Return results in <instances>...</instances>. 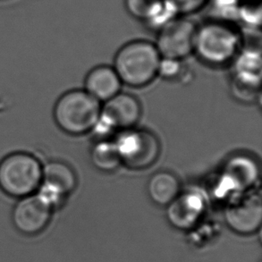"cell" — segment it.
Wrapping results in <instances>:
<instances>
[{
	"label": "cell",
	"instance_id": "1",
	"mask_svg": "<svg viewBox=\"0 0 262 262\" xmlns=\"http://www.w3.org/2000/svg\"><path fill=\"white\" fill-rule=\"evenodd\" d=\"M241 40V33L232 24L212 20L198 25L194 51L207 64L220 67L236 57Z\"/></svg>",
	"mask_w": 262,
	"mask_h": 262
},
{
	"label": "cell",
	"instance_id": "2",
	"mask_svg": "<svg viewBox=\"0 0 262 262\" xmlns=\"http://www.w3.org/2000/svg\"><path fill=\"white\" fill-rule=\"evenodd\" d=\"M160 56L156 45L147 40H133L118 50L114 69L121 82L132 87L149 84L159 74Z\"/></svg>",
	"mask_w": 262,
	"mask_h": 262
},
{
	"label": "cell",
	"instance_id": "3",
	"mask_svg": "<svg viewBox=\"0 0 262 262\" xmlns=\"http://www.w3.org/2000/svg\"><path fill=\"white\" fill-rule=\"evenodd\" d=\"M101 114L99 100L86 91H72L58 99L54 117L58 126L70 135H83L92 131Z\"/></svg>",
	"mask_w": 262,
	"mask_h": 262
},
{
	"label": "cell",
	"instance_id": "4",
	"mask_svg": "<svg viewBox=\"0 0 262 262\" xmlns=\"http://www.w3.org/2000/svg\"><path fill=\"white\" fill-rule=\"evenodd\" d=\"M42 168L34 157L14 153L0 163V187L13 197H26L39 187Z\"/></svg>",
	"mask_w": 262,
	"mask_h": 262
},
{
	"label": "cell",
	"instance_id": "5",
	"mask_svg": "<svg viewBox=\"0 0 262 262\" xmlns=\"http://www.w3.org/2000/svg\"><path fill=\"white\" fill-rule=\"evenodd\" d=\"M121 163L140 170L152 166L160 154V144L156 135L147 130L127 129L115 141Z\"/></svg>",
	"mask_w": 262,
	"mask_h": 262
},
{
	"label": "cell",
	"instance_id": "6",
	"mask_svg": "<svg viewBox=\"0 0 262 262\" xmlns=\"http://www.w3.org/2000/svg\"><path fill=\"white\" fill-rule=\"evenodd\" d=\"M142 116V106L135 96L118 93L106 101L101 108L99 120L92 130L106 136L116 130H127L138 123Z\"/></svg>",
	"mask_w": 262,
	"mask_h": 262
},
{
	"label": "cell",
	"instance_id": "7",
	"mask_svg": "<svg viewBox=\"0 0 262 262\" xmlns=\"http://www.w3.org/2000/svg\"><path fill=\"white\" fill-rule=\"evenodd\" d=\"M198 25L185 17H178L160 29L155 43L161 57L182 60L194 51Z\"/></svg>",
	"mask_w": 262,
	"mask_h": 262
},
{
	"label": "cell",
	"instance_id": "8",
	"mask_svg": "<svg viewBox=\"0 0 262 262\" xmlns=\"http://www.w3.org/2000/svg\"><path fill=\"white\" fill-rule=\"evenodd\" d=\"M225 219L230 229L240 234H252L261 226L262 203L259 191L252 189L230 199Z\"/></svg>",
	"mask_w": 262,
	"mask_h": 262
},
{
	"label": "cell",
	"instance_id": "9",
	"mask_svg": "<svg viewBox=\"0 0 262 262\" xmlns=\"http://www.w3.org/2000/svg\"><path fill=\"white\" fill-rule=\"evenodd\" d=\"M258 178L259 168L254 160L245 155H236L225 165L219 188L222 189V192L231 193L233 198L254 189Z\"/></svg>",
	"mask_w": 262,
	"mask_h": 262
},
{
	"label": "cell",
	"instance_id": "10",
	"mask_svg": "<svg viewBox=\"0 0 262 262\" xmlns=\"http://www.w3.org/2000/svg\"><path fill=\"white\" fill-rule=\"evenodd\" d=\"M52 207L40 193L26 196L14 208L13 220L15 227L25 234L39 233L49 223Z\"/></svg>",
	"mask_w": 262,
	"mask_h": 262
},
{
	"label": "cell",
	"instance_id": "11",
	"mask_svg": "<svg viewBox=\"0 0 262 262\" xmlns=\"http://www.w3.org/2000/svg\"><path fill=\"white\" fill-rule=\"evenodd\" d=\"M167 208L169 223L178 229L186 230L194 227L206 210V198L198 190L180 192Z\"/></svg>",
	"mask_w": 262,
	"mask_h": 262
},
{
	"label": "cell",
	"instance_id": "12",
	"mask_svg": "<svg viewBox=\"0 0 262 262\" xmlns=\"http://www.w3.org/2000/svg\"><path fill=\"white\" fill-rule=\"evenodd\" d=\"M41 182L40 194L54 206L63 196L74 191L77 179L75 172L67 164L54 161L42 169Z\"/></svg>",
	"mask_w": 262,
	"mask_h": 262
},
{
	"label": "cell",
	"instance_id": "13",
	"mask_svg": "<svg viewBox=\"0 0 262 262\" xmlns=\"http://www.w3.org/2000/svg\"><path fill=\"white\" fill-rule=\"evenodd\" d=\"M120 78L113 68L99 66L93 68L85 79V91L97 100L106 102L120 92Z\"/></svg>",
	"mask_w": 262,
	"mask_h": 262
},
{
	"label": "cell",
	"instance_id": "14",
	"mask_svg": "<svg viewBox=\"0 0 262 262\" xmlns=\"http://www.w3.org/2000/svg\"><path fill=\"white\" fill-rule=\"evenodd\" d=\"M147 191L149 198L158 205H169L181 192L180 182L170 172H157L148 182Z\"/></svg>",
	"mask_w": 262,
	"mask_h": 262
},
{
	"label": "cell",
	"instance_id": "15",
	"mask_svg": "<svg viewBox=\"0 0 262 262\" xmlns=\"http://www.w3.org/2000/svg\"><path fill=\"white\" fill-rule=\"evenodd\" d=\"M92 162L99 170H116L121 163L120 157L115 142L102 140L93 146L91 152Z\"/></svg>",
	"mask_w": 262,
	"mask_h": 262
},
{
	"label": "cell",
	"instance_id": "16",
	"mask_svg": "<svg viewBox=\"0 0 262 262\" xmlns=\"http://www.w3.org/2000/svg\"><path fill=\"white\" fill-rule=\"evenodd\" d=\"M261 58L259 51L246 50L242 51L235 63L234 74L260 77L261 73Z\"/></svg>",
	"mask_w": 262,
	"mask_h": 262
},
{
	"label": "cell",
	"instance_id": "17",
	"mask_svg": "<svg viewBox=\"0 0 262 262\" xmlns=\"http://www.w3.org/2000/svg\"><path fill=\"white\" fill-rule=\"evenodd\" d=\"M163 2L164 0H124L129 14L144 23L158 13Z\"/></svg>",
	"mask_w": 262,
	"mask_h": 262
},
{
	"label": "cell",
	"instance_id": "18",
	"mask_svg": "<svg viewBox=\"0 0 262 262\" xmlns=\"http://www.w3.org/2000/svg\"><path fill=\"white\" fill-rule=\"evenodd\" d=\"M179 15H188L202 10L209 0H167Z\"/></svg>",
	"mask_w": 262,
	"mask_h": 262
},
{
	"label": "cell",
	"instance_id": "19",
	"mask_svg": "<svg viewBox=\"0 0 262 262\" xmlns=\"http://www.w3.org/2000/svg\"><path fill=\"white\" fill-rule=\"evenodd\" d=\"M237 14L249 25L257 26L260 23V4H240Z\"/></svg>",
	"mask_w": 262,
	"mask_h": 262
},
{
	"label": "cell",
	"instance_id": "20",
	"mask_svg": "<svg viewBox=\"0 0 262 262\" xmlns=\"http://www.w3.org/2000/svg\"><path fill=\"white\" fill-rule=\"evenodd\" d=\"M181 70H182L181 60L161 57L159 74L165 78L172 79L177 77V75L180 74Z\"/></svg>",
	"mask_w": 262,
	"mask_h": 262
}]
</instances>
